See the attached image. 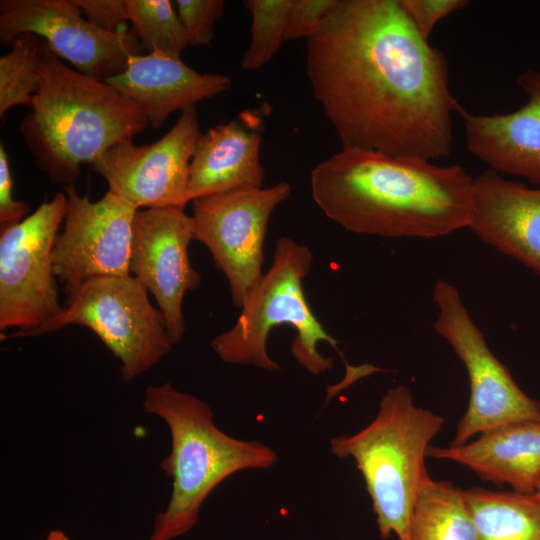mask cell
<instances>
[{
	"instance_id": "cell-1",
	"label": "cell",
	"mask_w": 540,
	"mask_h": 540,
	"mask_svg": "<svg viewBox=\"0 0 540 540\" xmlns=\"http://www.w3.org/2000/svg\"><path fill=\"white\" fill-rule=\"evenodd\" d=\"M312 93L343 148L437 160L451 152L445 56L398 0H337L307 39Z\"/></svg>"
},
{
	"instance_id": "cell-2",
	"label": "cell",
	"mask_w": 540,
	"mask_h": 540,
	"mask_svg": "<svg viewBox=\"0 0 540 540\" xmlns=\"http://www.w3.org/2000/svg\"><path fill=\"white\" fill-rule=\"evenodd\" d=\"M472 188L459 165L354 148H342L311 172L312 197L329 219L386 238H436L468 227Z\"/></svg>"
},
{
	"instance_id": "cell-3",
	"label": "cell",
	"mask_w": 540,
	"mask_h": 540,
	"mask_svg": "<svg viewBox=\"0 0 540 540\" xmlns=\"http://www.w3.org/2000/svg\"><path fill=\"white\" fill-rule=\"evenodd\" d=\"M147 125L133 101L107 82L68 67L42 40L39 87L19 133L35 166L52 182L74 184L82 164H92Z\"/></svg>"
},
{
	"instance_id": "cell-4",
	"label": "cell",
	"mask_w": 540,
	"mask_h": 540,
	"mask_svg": "<svg viewBox=\"0 0 540 540\" xmlns=\"http://www.w3.org/2000/svg\"><path fill=\"white\" fill-rule=\"evenodd\" d=\"M142 408L166 423L171 438L170 453L160 462L172 480L170 500L156 516L148 540H172L189 532L203 502L227 477L244 469H268L278 461L267 445L224 433L205 401L168 382L148 386Z\"/></svg>"
},
{
	"instance_id": "cell-5",
	"label": "cell",
	"mask_w": 540,
	"mask_h": 540,
	"mask_svg": "<svg viewBox=\"0 0 540 540\" xmlns=\"http://www.w3.org/2000/svg\"><path fill=\"white\" fill-rule=\"evenodd\" d=\"M443 424L442 416L417 406L409 388L398 385L387 390L370 424L331 440V452L353 458L361 472L382 538L408 540L413 503L427 474L424 459Z\"/></svg>"
},
{
	"instance_id": "cell-6",
	"label": "cell",
	"mask_w": 540,
	"mask_h": 540,
	"mask_svg": "<svg viewBox=\"0 0 540 540\" xmlns=\"http://www.w3.org/2000/svg\"><path fill=\"white\" fill-rule=\"evenodd\" d=\"M312 261L307 246L287 236L277 240L273 263L244 300L237 322L211 342L222 361L279 371V364L271 359L266 346L270 331L279 325L295 329L291 353L309 373L319 375L333 367V361L319 353L320 342L329 343L343 358L337 340L323 328L305 298L303 280ZM343 360L347 367L346 386L374 372L372 366L355 368Z\"/></svg>"
},
{
	"instance_id": "cell-7",
	"label": "cell",
	"mask_w": 540,
	"mask_h": 540,
	"mask_svg": "<svg viewBox=\"0 0 540 540\" xmlns=\"http://www.w3.org/2000/svg\"><path fill=\"white\" fill-rule=\"evenodd\" d=\"M135 277H102L84 283L67 298L63 311L38 335L79 325L95 333L120 361V374L132 381L173 348L161 311Z\"/></svg>"
},
{
	"instance_id": "cell-8",
	"label": "cell",
	"mask_w": 540,
	"mask_h": 540,
	"mask_svg": "<svg viewBox=\"0 0 540 540\" xmlns=\"http://www.w3.org/2000/svg\"><path fill=\"white\" fill-rule=\"evenodd\" d=\"M66 213L58 192L20 222L0 230V331L31 337L61 314L52 253Z\"/></svg>"
},
{
	"instance_id": "cell-9",
	"label": "cell",
	"mask_w": 540,
	"mask_h": 540,
	"mask_svg": "<svg viewBox=\"0 0 540 540\" xmlns=\"http://www.w3.org/2000/svg\"><path fill=\"white\" fill-rule=\"evenodd\" d=\"M432 300L438 309L433 328L465 365L470 384L468 407L451 445H463L476 435L510 424L540 421V402L521 390L507 367L489 349L458 289L437 279Z\"/></svg>"
},
{
	"instance_id": "cell-10",
	"label": "cell",
	"mask_w": 540,
	"mask_h": 540,
	"mask_svg": "<svg viewBox=\"0 0 540 540\" xmlns=\"http://www.w3.org/2000/svg\"><path fill=\"white\" fill-rule=\"evenodd\" d=\"M291 194L287 182L242 188L192 201L194 239L209 250L226 277L233 303L242 306L263 276V246L269 218Z\"/></svg>"
},
{
	"instance_id": "cell-11",
	"label": "cell",
	"mask_w": 540,
	"mask_h": 540,
	"mask_svg": "<svg viewBox=\"0 0 540 540\" xmlns=\"http://www.w3.org/2000/svg\"><path fill=\"white\" fill-rule=\"evenodd\" d=\"M82 14L73 0H1L0 44L12 45L32 33L74 69L102 81L124 72L133 55L143 54L133 31L105 32Z\"/></svg>"
},
{
	"instance_id": "cell-12",
	"label": "cell",
	"mask_w": 540,
	"mask_h": 540,
	"mask_svg": "<svg viewBox=\"0 0 540 540\" xmlns=\"http://www.w3.org/2000/svg\"><path fill=\"white\" fill-rule=\"evenodd\" d=\"M66 213L52 253L54 272L67 298L86 282L102 277L130 276L132 204L107 191L91 201L74 184L64 186Z\"/></svg>"
},
{
	"instance_id": "cell-13",
	"label": "cell",
	"mask_w": 540,
	"mask_h": 540,
	"mask_svg": "<svg viewBox=\"0 0 540 540\" xmlns=\"http://www.w3.org/2000/svg\"><path fill=\"white\" fill-rule=\"evenodd\" d=\"M201 135L196 106L181 112L159 140L136 145L132 138L110 147L93 162L108 191L137 209L185 207L189 168Z\"/></svg>"
},
{
	"instance_id": "cell-14",
	"label": "cell",
	"mask_w": 540,
	"mask_h": 540,
	"mask_svg": "<svg viewBox=\"0 0 540 540\" xmlns=\"http://www.w3.org/2000/svg\"><path fill=\"white\" fill-rule=\"evenodd\" d=\"M192 239V218L183 207L146 208L135 213L129 270L155 298L174 345L185 332L184 296L201 282L189 258Z\"/></svg>"
},
{
	"instance_id": "cell-15",
	"label": "cell",
	"mask_w": 540,
	"mask_h": 540,
	"mask_svg": "<svg viewBox=\"0 0 540 540\" xmlns=\"http://www.w3.org/2000/svg\"><path fill=\"white\" fill-rule=\"evenodd\" d=\"M468 227L486 244L540 276V188L487 169L473 179Z\"/></svg>"
},
{
	"instance_id": "cell-16",
	"label": "cell",
	"mask_w": 540,
	"mask_h": 540,
	"mask_svg": "<svg viewBox=\"0 0 540 540\" xmlns=\"http://www.w3.org/2000/svg\"><path fill=\"white\" fill-rule=\"evenodd\" d=\"M264 108L246 109L199 136L191 158L188 202L242 188H261Z\"/></svg>"
},
{
	"instance_id": "cell-17",
	"label": "cell",
	"mask_w": 540,
	"mask_h": 540,
	"mask_svg": "<svg viewBox=\"0 0 540 540\" xmlns=\"http://www.w3.org/2000/svg\"><path fill=\"white\" fill-rule=\"evenodd\" d=\"M528 101L507 114L476 115L462 106L467 149L500 173L540 185V73L527 70L517 79Z\"/></svg>"
},
{
	"instance_id": "cell-18",
	"label": "cell",
	"mask_w": 540,
	"mask_h": 540,
	"mask_svg": "<svg viewBox=\"0 0 540 540\" xmlns=\"http://www.w3.org/2000/svg\"><path fill=\"white\" fill-rule=\"evenodd\" d=\"M105 82L133 101L153 128H159L173 112L194 107L232 84L227 75L199 73L180 55L164 51L133 55L124 72Z\"/></svg>"
},
{
	"instance_id": "cell-19",
	"label": "cell",
	"mask_w": 540,
	"mask_h": 540,
	"mask_svg": "<svg viewBox=\"0 0 540 540\" xmlns=\"http://www.w3.org/2000/svg\"><path fill=\"white\" fill-rule=\"evenodd\" d=\"M427 456L453 461L482 480L532 494L540 480V421L503 426L460 446L430 445Z\"/></svg>"
},
{
	"instance_id": "cell-20",
	"label": "cell",
	"mask_w": 540,
	"mask_h": 540,
	"mask_svg": "<svg viewBox=\"0 0 540 540\" xmlns=\"http://www.w3.org/2000/svg\"><path fill=\"white\" fill-rule=\"evenodd\" d=\"M408 540H478L463 490L427 473L411 510Z\"/></svg>"
},
{
	"instance_id": "cell-21",
	"label": "cell",
	"mask_w": 540,
	"mask_h": 540,
	"mask_svg": "<svg viewBox=\"0 0 540 540\" xmlns=\"http://www.w3.org/2000/svg\"><path fill=\"white\" fill-rule=\"evenodd\" d=\"M478 540H540V503L532 494L463 490Z\"/></svg>"
},
{
	"instance_id": "cell-22",
	"label": "cell",
	"mask_w": 540,
	"mask_h": 540,
	"mask_svg": "<svg viewBox=\"0 0 540 540\" xmlns=\"http://www.w3.org/2000/svg\"><path fill=\"white\" fill-rule=\"evenodd\" d=\"M41 38L26 33L0 58V116L13 107H32L39 87Z\"/></svg>"
},
{
	"instance_id": "cell-23",
	"label": "cell",
	"mask_w": 540,
	"mask_h": 540,
	"mask_svg": "<svg viewBox=\"0 0 540 540\" xmlns=\"http://www.w3.org/2000/svg\"><path fill=\"white\" fill-rule=\"evenodd\" d=\"M128 20L144 50L181 55L188 46L177 12L169 0H126Z\"/></svg>"
},
{
	"instance_id": "cell-24",
	"label": "cell",
	"mask_w": 540,
	"mask_h": 540,
	"mask_svg": "<svg viewBox=\"0 0 540 540\" xmlns=\"http://www.w3.org/2000/svg\"><path fill=\"white\" fill-rule=\"evenodd\" d=\"M251 14V37L241 67L256 70L273 59L286 42L288 16L293 0H247Z\"/></svg>"
},
{
	"instance_id": "cell-25",
	"label": "cell",
	"mask_w": 540,
	"mask_h": 540,
	"mask_svg": "<svg viewBox=\"0 0 540 540\" xmlns=\"http://www.w3.org/2000/svg\"><path fill=\"white\" fill-rule=\"evenodd\" d=\"M176 6L188 46L210 44L217 19L224 11V1L177 0Z\"/></svg>"
},
{
	"instance_id": "cell-26",
	"label": "cell",
	"mask_w": 540,
	"mask_h": 540,
	"mask_svg": "<svg viewBox=\"0 0 540 540\" xmlns=\"http://www.w3.org/2000/svg\"><path fill=\"white\" fill-rule=\"evenodd\" d=\"M419 34L429 41L436 23L470 4L468 0H398Z\"/></svg>"
},
{
	"instance_id": "cell-27",
	"label": "cell",
	"mask_w": 540,
	"mask_h": 540,
	"mask_svg": "<svg viewBox=\"0 0 540 540\" xmlns=\"http://www.w3.org/2000/svg\"><path fill=\"white\" fill-rule=\"evenodd\" d=\"M337 0H293L287 24L286 40L310 38L319 29Z\"/></svg>"
},
{
	"instance_id": "cell-28",
	"label": "cell",
	"mask_w": 540,
	"mask_h": 540,
	"mask_svg": "<svg viewBox=\"0 0 540 540\" xmlns=\"http://www.w3.org/2000/svg\"><path fill=\"white\" fill-rule=\"evenodd\" d=\"M85 18L97 28L109 33L125 32L128 20L126 0H73Z\"/></svg>"
},
{
	"instance_id": "cell-29",
	"label": "cell",
	"mask_w": 540,
	"mask_h": 540,
	"mask_svg": "<svg viewBox=\"0 0 540 540\" xmlns=\"http://www.w3.org/2000/svg\"><path fill=\"white\" fill-rule=\"evenodd\" d=\"M29 212L26 202L13 197V178L9 167L8 155L0 144V225L5 226L20 222Z\"/></svg>"
},
{
	"instance_id": "cell-30",
	"label": "cell",
	"mask_w": 540,
	"mask_h": 540,
	"mask_svg": "<svg viewBox=\"0 0 540 540\" xmlns=\"http://www.w3.org/2000/svg\"><path fill=\"white\" fill-rule=\"evenodd\" d=\"M45 540H70L62 531L53 530L51 531Z\"/></svg>"
},
{
	"instance_id": "cell-31",
	"label": "cell",
	"mask_w": 540,
	"mask_h": 540,
	"mask_svg": "<svg viewBox=\"0 0 540 540\" xmlns=\"http://www.w3.org/2000/svg\"><path fill=\"white\" fill-rule=\"evenodd\" d=\"M532 496L540 503V480L532 493Z\"/></svg>"
}]
</instances>
